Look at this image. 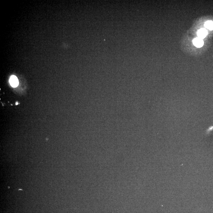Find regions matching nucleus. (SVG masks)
<instances>
[{"mask_svg":"<svg viewBox=\"0 0 213 213\" xmlns=\"http://www.w3.org/2000/svg\"><path fill=\"white\" fill-rule=\"evenodd\" d=\"M204 26L210 30H213V22L211 21H206L204 24Z\"/></svg>","mask_w":213,"mask_h":213,"instance_id":"4","label":"nucleus"},{"mask_svg":"<svg viewBox=\"0 0 213 213\" xmlns=\"http://www.w3.org/2000/svg\"><path fill=\"white\" fill-rule=\"evenodd\" d=\"M193 45L195 47L198 48H201L204 45V42L203 39L198 38L194 39L193 41Z\"/></svg>","mask_w":213,"mask_h":213,"instance_id":"2","label":"nucleus"},{"mask_svg":"<svg viewBox=\"0 0 213 213\" xmlns=\"http://www.w3.org/2000/svg\"><path fill=\"white\" fill-rule=\"evenodd\" d=\"M208 34L207 31L205 28H201L199 30L197 33L198 37L199 38L203 39Z\"/></svg>","mask_w":213,"mask_h":213,"instance_id":"3","label":"nucleus"},{"mask_svg":"<svg viewBox=\"0 0 213 213\" xmlns=\"http://www.w3.org/2000/svg\"><path fill=\"white\" fill-rule=\"evenodd\" d=\"M213 130V125L210 126L208 128V129H207L206 131V134L207 135H209V134L210 133L211 131Z\"/></svg>","mask_w":213,"mask_h":213,"instance_id":"5","label":"nucleus"},{"mask_svg":"<svg viewBox=\"0 0 213 213\" xmlns=\"http://www.w3.org/2000/svg\"><path fill=\"white\" fill-rule=\"evenodd\" d=\"M9 83L12 87H17L19 84V81L18 78L15 76H11L9 80Z\"/></svg>","mask_w":213,"mask_h":213,"instance_id":"1","label":"nucleus"}]
</instances>
